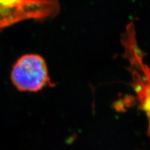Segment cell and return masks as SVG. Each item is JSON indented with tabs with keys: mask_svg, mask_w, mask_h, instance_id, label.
I'll return each instance as SVG.
<instances>
[{
	"mask_svg": "<svg viewBox=\"0 0 150 150\" xmlns=\"http://www.w3.org/2000/svg\"><path fill=\"white\" fill-rule=\"evenodd\" d=\"M11 78L16 88L22 92H37L50 83L45 61L35 54L21 56L13 67Z\"/></svg>",
	"mask_w": 150,
	"mask_h": 150,
	"instance_id": "1",
	"label": "cell"
},
{
	"mask_svg": "<svg viewBox=\"0 0 150 150\" xmlns=\"http://www.w3.org/2000/svg\"><path fill=\"white\" fill-rule=\"evenodd\" d=\"M127 32L125 43L127 56L130 62L135 83V88L139 97L143 110L147 114L149 122V132L150 134V70L142 62V58L138 50L133 32Z\"/></svg>",
	"mask_w": 150,
	"mask_h": 150,
	"instance_id": "2",
	"label": "cell"
}]
</instances>
